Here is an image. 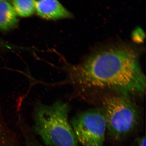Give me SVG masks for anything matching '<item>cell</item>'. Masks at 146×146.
I'll list each match as a JSON object with an SVG mask.
<instances>
[{
    "mask_svg": "<svg viewBox=\"0 0 146 146\" xmlns=\"http://www.w3.org/2000/svg\"><path fill=\"white\" fill-rule=\"evenodd\" d=\"M12 5L18 16L27 18L35 12L34 0H12Z\"/></svg>",
    "mask_w": 146,
    "mask_h": 146,
    "instance_id": "52a82bcc",
    "label": "cell"
},
{
    "mask_svg": "<svg viewBox=\"0 0 146 146\" xmlns=\"http://www.w3.org/2000/svg\"><path fill=\"white\" fill-rule=\"evenodd\" d=\"M34 1L35 12L42 19L55 21L72 16L58 0H34Z\"/></svg>",
    "mask_w": 146,
    "mask_h": 146,
    "instance_id": "5b68a950",
    "label": "cell"
},
{
    "mask_svg": "<svg viewBox=\"0 0 146 146\" xmlns=\"http://www.w3.org/2000/svg\"><path fill=\"white\" fill-rule=\"evenodd\" d=\"M139 55L136 49L123 45L98 50L81 63L66 67L68 81L84 88L141 96L145 91L146 78Z\"/></svg>",
    "mask_w": 146,
    "mask_h": 146,
    "instance_id": "6da1fadb",
    "label": "cell"
},
{
    "mask_svg": "<svg viewBox=\"0 0 146 146\" xmlns=\"http://www.w3.org/2000/svg\"><path fill=\"white\" fill-rule=\"evenodd\" d=\"M102 107L106 131L113 140H123L138 126L140 113L129 96L122 94L108 96L104 99Z\"/></svg>",
    "mask_w": 146,
    "mask_h": 146,
    "instance_id": "3957f363",
    "label": "cell"
},
{
    "mask_svg": "<svg viewBox=\"0 0 146 146\" xmlns=\"http://www.w3.org/2000/svg\"><path fill=\"white\" fill-rule=\"evenodd\" d=\"M70 108L61 101L52 104L38 102L33 112V129L48 146H78L70 123Z\"/></svg>",
    "mask_w": 146,
    "mask_h": 146,
    "instance_id": "7a4b0ae2",
    "label": "cell"
},
{
    "mask_svg": "<svg viewBox=\"0 0 146 146\" xmlns=\"http://www.w3.org/2000/svg\"><path fill=\"white\" fill-rule=\"evenodd\" d=\"M25 141L26 146H42L32 137L29 136L27 134L26 136H25Z\"/></svg>",
    "mask_w": 146,
    "mask_h": 146,
    "instance_id": "9c48e42d",
    "label": "cell"
},
{
    "mask_svg": "<svg viewBox=\"0 0 146 146\" xmlns=\"http://www.w3.org/2000/svg\"><path fill=\"white\" fill-rule=\"evenodd\" d=\"M18 16L13 6L7 1H0V31L7 33L18 27Z\"/></svg>",
    "mask_w": 146,
    "mask_h": 146,
    "instance_id": "8992f818",
    "label": "cell"
},
{
    "mask_svg": "<svg viewBox=\"0 0 146 146\" xmlns=\"http://www.w3.org/2000/svg\"><path fill=\"white\" fill-rule=\"evenodd\" d=\"M8 1V0H0V1Z\"/></svg>",
    "mask_w": 146,
    "mask_h": 146,
    "instance_id": "7c38bea8",
    "label": "cell"
},
{
    "mask_svg": "<svg viewBox=\"0 0 146 146\" xmlns=\"http://www.w3.org/2000/svg\"><path fill=\"white\" fill-rule=\"evenodd\" d=\"M78 143L82 146H104L106 126L102 110H84L74 117L70 123Z\"/></svg>",
    "mask_w": 146,
    "mask_h": 146,
    "instance_id": "277c9868",
    "label": "cell"
},
{
    "mask_svg": "<svg viewBox=\"0 0 146 146\" xmlns=\"http://www.w3.org/2000/svg\"><path fill=\"white\" fill-rule=\"evenodd\" d=\"M14 49L13 44L7 42L0 38V52L12 51Z\"/></svg>",
    "mask_w": 146,
    "mask_h": 146,
    "instance_id": "ba28073f",
    "label": "cell"
},
{
    "mask_svg": "<svg viewBox=\"0 0 146 146\" xmlns=\"http://www.w3.org/2000/svg\"><path fill=\"white\" fill-rule=\"evenodd\" d=\"M138 146H146V138L145 136L138 138L137 139Z\"/></svg>",
    "mask_w": 146,
    "mask_h": 146,
    "instance_id": "8fae6325",
    "label": "cell"
},
{
    "mask_svg": "<svg viewBox=\"0 0 146 146\" xmlns=\"http://www.w3.org/2000/svg\"><path fill=\"white\" fill-rule=\"evenodd\" d=\"M133 33V36L134 38L137 39L138 38V39H141L142 40L143 39V31L141 29H137Z\"/></svg>",
    "mask_w": 146,
    "mask_h": 146,
    "instance_id": "30bf717a",
    "label": "cell"
}]
</instances>
